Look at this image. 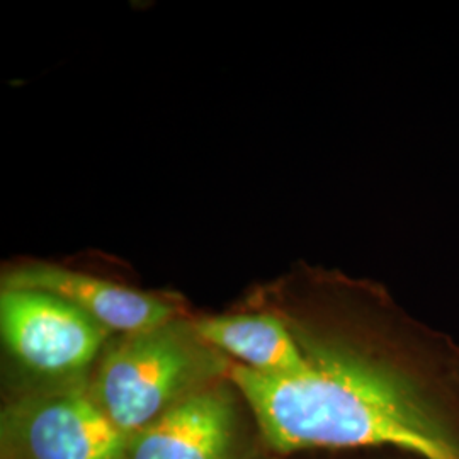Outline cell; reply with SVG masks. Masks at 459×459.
<instances>
[{
    "label": "cell",
    "mask_w": 459,
    "mask_h": 459,
    "mask_svg": "<svg viewBox=\"0 0 459 459\" xmlns=\"http://www.w3.org/2000/svg\"><path fill=\"white\" fill-rule=\"evenodd\" d=\"M307 364L265 377L231 362L229 379L278 453L392 446L424 459H459V434L420 361L342 335L293 325Z\"/></svg>",
    "instance_id": "obj_1"
},
{
    "label": "cell",
    "mask_w": 459,
    "mask_h": 459,
    "mask_svg": "<svg viewBox=\"0 0 459 459\" xmlns=\"http://www.w3.org/2000/svg\"><path fill=\"white\" fill-rule=\"evenodd\" d=\"M231 362L201 339L195 320L121 335L99 356L89 392L128 439L165 411L229 377Z\"/></svg>",
    "instance_id": "obj_2"
},
{
    "label": "cell",
    "mask_w": 459,
    "mask_h": 459,
    "mask_svg": "<svg viewBox=\"0 0 459 459\" xmlns=\"http://www.w3.org/2000/svg\"><path fill=\"white\" fill-rule=\"evenodd\" d=\"M0 444L2 459H126L128 437L77 377L5 405Z\"/></svg>",
    "instance_id": "obj_3"
},
{
    "label": "cell",
    "mask_w": 459,
    "mask_h": 459,
    "mask_svg": "<svg viewBox=\"0 0 459 459\" xmlns=\"http://www.w3.org/2000/svg\"><path fill=\"white\" fill-rule=\"evenodd\" d=\"M0 328L19 364L65 381L82 377L111 335L75 305L39 290H2Z\"/></svg>",
    "instance_id": "obj_4"
},
{
    "label": "cell",
    "mask_w": 459,
    "mask_h": 459,
    "mask_svg": "<svg viewBox=\"0 0 459 459\" xmlns=\"http://www.w3.org/2000/svg\"><path fill=\"white\" fill-rule=\"evenodd\" d=\"M229 377L191 394L128 439L126 459H240L244 427Z\"/></svg>",
    "instance_id": "obj_5"
},
{
    "label": "cell",
    "mask_w": 459,
    "mask_h": 459,
    "mask_svg": "<svg viewBox=\"0 0 459 459\" xmlns=\"http://www.w3.org/2000/svg\"><path fill=\"white\" fill-rule=\"evenodd\" d=\"M2 290H39L60 296L111 333L130 335L181 316L170 301L53 264H30L9 271Z\"/></svg>",
    "instance_id": "obj_6"
},
{
    "label": "cell",
    "mask_w": 459,
    "mask_h": 459,
    "mask_svg": "<svg viewBox=\"0 0 459 459\" xmlns=\"http://www.w3.org/2000/svg\"><path fill=\"white\" fill-rule=\"evenodd\" d=\"M195 327L203 341L259 375L286 377L307 364L291 324L271 313L204 316Z\"/></svg>",
    "instance_id": "obj_7"
}]
</instances>
